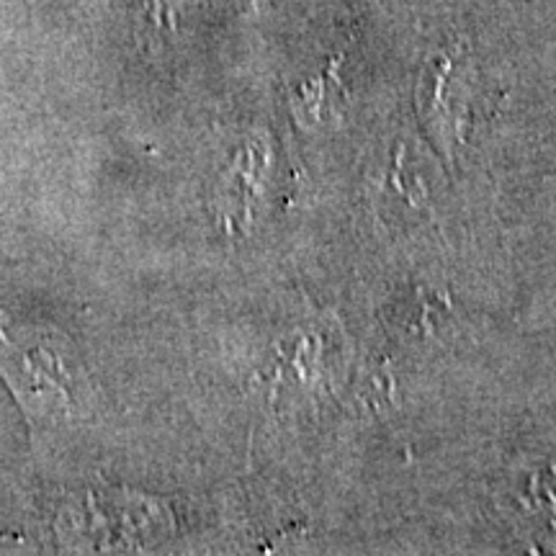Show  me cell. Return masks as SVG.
Masks as SVG:
<instances>
[{
    "mask_svg": "<svg viewBox=\"0 0 556 556\" xmlns=\"http://www.w3.org/2000/svg\"><path fill=\"white\" fill-rule=\"evenodd\" d=\"M0 377L16 394L34 433L65 428L80 405V377L70 348L47 332H18L0 315Z\"/></svg>",
    "mask_w": 556,
    "mask_h": 556,
    "instance_id": "1",
    "label": "cell"
}]
</instances>
